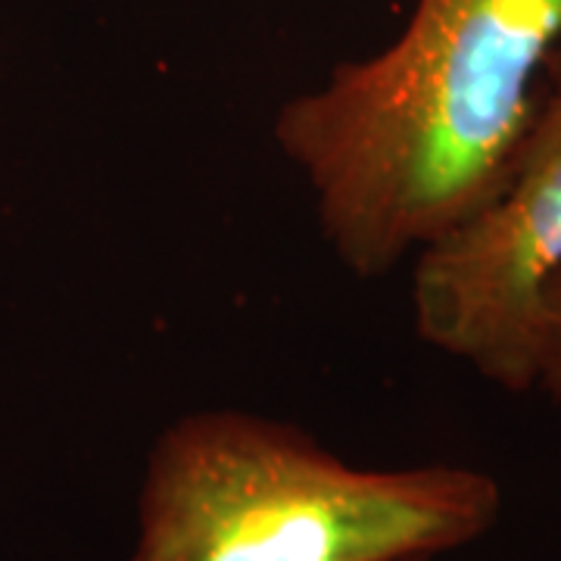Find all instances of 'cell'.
<instances>
[{"instance_id":"6da1fadb","label":"cell","mask_w":561,"mask_h":561,"mask_svg":"<svg viewBox=\"0 0 561 561\" xmlns=\"http://www.w3.org/2000/svg\"><path fill=\"white\" fill-rule=\"evenodd\" d=\"M561 44V0H412L387 47L280 103L272 135L356 278L409 262L505 179Z\"/></svg>"},{"instance_id":"7a4b0ae2","label":"cell","mask_w":561,"mask_h":561,"mask_svg":"<svg viewBox=\"0 0 561 561\" xmlns=\"http://www.w3.org/2000/svg\"><path fill=\"white\" fill-rule=\"evenodd\" d=\"M500 512L474 468H362L297 424L197 409L147 456L131 561H431Z\"/></svg>"},{"instance_id":"3957f363","label":"cell","mask_w":561,"mask_h":561,"mask_svg":"<svg viewBox=\"0 0 561 561\" xmlns=\"http://www.w3.org/2000/svg\"><path fill=\"white\" fill-rule=\"evenodd\" d=\"M415 334L508 393L537 390L542 319L561 275V81L496 191L412 256Z\"/></svg>"},{"instance_id":"277c9868","label":"cell","mask_w":561,"mask_h":561,"mask_svg":"<svg viewBox=\"0 0 561 561\" xmlns=\"http://www.w3.org/2000/svg\"><path fill=\"white\" fill-rule=\"evenodd\" d=\"M537 390H542L561 412V275L556 278L552 290H549V300H546Z\"/></svg>"},{"instance_id":"5b68a950","label":"cell","mask_w":561,"mask_h":561,"mask_svg":"<svg viewBox=\"0 0 561 561\" xmlns=\"http://www.w3.org/2000/svg\"><path fill=\"white\" fill-rule=\"evenodd\" d=\"M546 81H561V44L556 47L552 60H549V69H546Z\"/></svg>"}]
</instances>
